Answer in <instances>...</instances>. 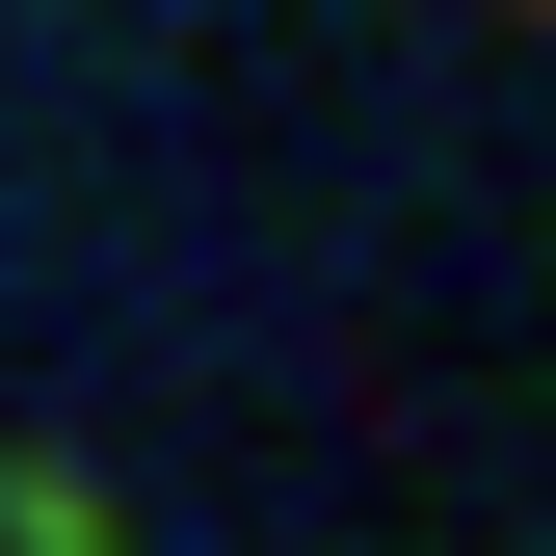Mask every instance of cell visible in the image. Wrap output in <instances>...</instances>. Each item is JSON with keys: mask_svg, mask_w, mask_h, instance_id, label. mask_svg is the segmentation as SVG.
<instances>
[{"mask_svg": "<svg viewBox=\"0 0 556 556\" xmlns=\"http://www.w3.org/2000/svg\"><path fill=\"white\" fill-rule=\"evenodd\" d=\"M0 556H106V477H53V451H0Z\"/></svg>", "mask_w": 556, "mask_h": 556, "instance_id": "1", "label": "cell"}]
</instances>
